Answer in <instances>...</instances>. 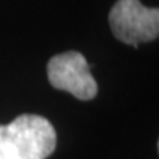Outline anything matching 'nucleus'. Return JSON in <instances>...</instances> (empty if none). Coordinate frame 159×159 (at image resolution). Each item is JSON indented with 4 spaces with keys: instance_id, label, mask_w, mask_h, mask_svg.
<instances>
[{
    "instance_id": "1",
    "label": "nucleus",
    "mask_w": 159,
    "mask_h": 159,
    "mask_svg": "<svg viewBox=\"0 0 159 159\" xmlns=\"http://www.w3.org/2000/svg\"><path fill=\"white\" fill-rule=\"evenodd\" d=\"M56 149V131L44 116L24 114L0 125V159H47Z\"/></svg>"
},
{
    "instance_id": "2",
    "label": "nucleus",
    "mask_w": 159,
    "mask_h": 159,
    "mask_svg": "<svg viewBox=\"0 0 159 159\" xmlns=\"http://www.w3.org/2000/svg\"><path fill=\"white\" fill-rule=\"evenodd\" d=\"M109 25L119 41L137 47L158 39L159 11L140 0H116L109 12Z\"/></svg>"
},
{
    "instance_id": "3",
    "label": "nucleus",
    "mask_w": 159,
    "mask_h": 159,
    "mask_svg": "<svg viewBox=\"0 0 159 159\" xmlns=\"http://www.w3.org/2000/svg\"><path fill=\"white\" fill-rule=\"evenodd\" d=\"M47 78L55 89L68 91L80 100H90L97 94L90 65L80 52H65L52 57L47 63Z\"/></svg>"
}]
</instances>
